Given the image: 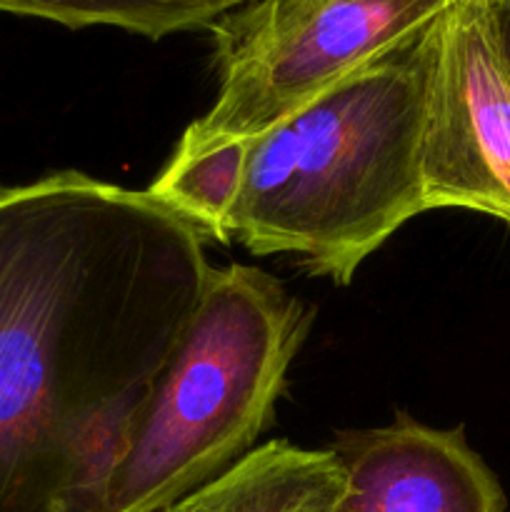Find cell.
<instances>
[{
    "label": "cell",
    "instance_id": "6da1fadb",
    "mask_svg": "<svg viewBox=\"0 0 510 512\" xmlns=\"http://www.w3.org/2000/svg\"><path fill=\"white\" fill-rule=\"evenodd\" d=\"M208 273L203 233L148 190L0 188V512H105Z\"/></svg>",
    "mask_w": 510,
    "mask_h": 512
},
{
    "label": "cell",
    "instance_id": "7a4b0ae2",
    "mask_svg": "<svg viewBox=\"0 0 510 512\" xmlns=\"http://www.w3.org/2000/svg\"><path fill=\"white\" fill-rule=\"evenodd\" d=\"M433 23L250 145L228 240L253 255H295L310 275L348 285L428 210L420 138Z\"/></svg>",
    "mask_w": 510,
    "mask_h": 512
},
{
    "label": "cell",
    "instance_id": "3957f363",
    "mask_svg": "<svg viewBox=\"0 0 510 512\" xmlns=\"http://www.w3.org/2000/svg\"><path fill=\"white\" fill-rule=\"evenodd\" d=\"M310 310L255 265L210 268L110 475L105 512H165L253 450Z\"/></svg>",
    "mask_w": 510,
    "mask_h": 512
},
{
    "label": "cell",
    "instance_id": "277c9868",
    "mask_svg": "<svg viewBox=\"0 0 510 512\" xmlns=\"http://www.w3.org/2000/svg\"><path fill=\"white\" fill-rule=\"evenodd\" d=\"M453 0H248L208 25L220 88L173 158L255 143L405 38Z\"/></svg>",
    "mask_w": 510,
    "mask_h": 512
},
{
    "label": "cell",
    "instance_id": "5b68a950",
    "mask_svg": "<svg viewBox=\"0 0 510 512\" xmlns=\"http://www.w3.org/2000/svg\"><path fill=\"white\" fill-rule=\"evenodd\" d=\"M420 178L425 208H468L510 225V75L490 0H453L433 23Z\"/></svg>",
    "mask_w": 510,
    "mask_h": 512
},
{
    "label": "cell",
    "instance_id": "8992f818",
    "mask_svg": "<svg viewBox=\"0 0 510 512\" xmlns=\"http://www.w3.org/2000/svg\"><path fill=\"white\" fill-rule=\"evenodd\" d=\"M348 478L340 512H503L505 498L463 430L395 423L340 433L330 445Z\"/></svg>",
    "mask_w": 510,
    "mask_h": 512
},
{
    "label": "cell",
    "instance_id": "52a82bcc",
    "mask_svg": "<svg viewBox=\"0 0 510 512\" xmlns=\"http://www.w3.org/2000/svg\"><path fill=\"white\" fill-rule=\"evenodd\" d=\"M348 478L333 450L268 440L165 512H340Z\"/></svg>",
    "mask_w": 510,
    "mask_h": 512
},
{
    "label": "cell",
    "instance_id": "ba28073f",
    "mask_svg": "<svg viewBox=\"0 0 510 512\" xmlns=\"http://www.w3.org/2000/svg\"><path fill=\"white\" fill-rule=\"evenodd\" d=\"M248 0H0V13L53 20L65 28L110 25L160 40L200 30Z\"/></svg>",
    "mask_w": 510,
    "mask_h": 512
},
{
    "label": "cell",
    "instance_id": "9c48e42d",
    "mask_svg": "<svg viewBox=\"0 0 510 512\" xmlns=\"http://www.w3.org/2000/svg\"><path fill=\"white\" fill-rule=\"evenodd\" d=\"M253 143H233L195 158H170L148 193L218 243L228 240V220L240 198Z\"/></svg>",
    "mask_w": 510,
    "mask_h": 512
},
{
    "label": "cell",
    "instance_id": "30bf717a",
    "mask_svg": "<svg viewBox=\"0 0 510 512\" xmlns=\"http://www.w3.org/2000/svg\"><path fill=\"white\" fill-rule=\"evenodd\" d=\"M490 10H493V28L500 58H503L505 70L510 75V0H490Z\"/></svg>",
    "mask_w": 510,
    "mask_h": 512
}]
</instances>
